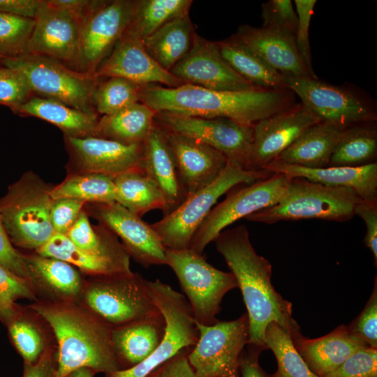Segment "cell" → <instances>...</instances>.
Returning <instances> with one entry per match:
<instances>
[{
    "label": "cell",
    "instance_id": "cell-33",
    "mask_svg": "<svg viewBox=\"0 0 377 377\" xmlns=\"http://www.w3.org/2000/svg\"><path fill=\"white\" fill-rule=\"evenodd\" d=\"M156 111L142 102L99 118L96 137L126 145H141L149 134Z\"/></svg>",
    "mask_w": 377,
    "mask_h": 377
},
{
    "label": "cell",
    "instance_id": "cell-13",
    "mask_svg": "<svg viewBox=\"0 0 377 377\" xmlns=\"http://www.w3.org/2000/svg\"><path fill=\"white\" fill-rule=\"evenodd\" d=\"M136 0L97 1L80 24L73 70L95 74L125 33Z\"/></svg>",
    "mask_w": 377,
    "mask_h": 377
},
{
    "label": "cell",
    "instance_id": "cell-5",
    "mask_svg": "<svg viewBox=\"0 0 377 377\" xmlns=\"http://www.w3.org/2000/svg\"><path fill=\"white\" fill-rule=\"evenodd\" d=\"M51 188L29 172L0 199V216L13 245L36 251L55 234L50 221Z\"/></svg>",
    "mask_w": 377,
    "mask_h": 377
},
{
    "label": "cell",
    "instance_id": "cell-18",
    "mask_svg": "<svg viewBox=\"0 0 377 377\" xmlns=\"http://www.w3.org/2000/svg\"><path fill=\"white\" fill-rule=\"evenodd\" d=\"M26 54L56 59L73 69L81 22L73 15L40 0Z\"/></svg>",
    "mask_w": 377,
    "mask_h": 377
},
{
    "label": "cell",
    "instance_id": "cell-21",
    "mask_svg": "<svg viewBox=\"0 0 377 377\" xmlns=\"http://www.w3.org/2000/svg\"><path fill=\"white\" fill-rule=\"evenodd\" d=\"M95 75L101 78L119 77L140 86L158 83L173 88L186 84L156 62L141 40L126 34L116 43Z\"/></svg>",
    "mask_w": 377,
    "mask_h": 377
},
{
    "label": "cell",
    "instance_id": "cell-19",
    "mask_svg": "<svg viewBox=\"0 0 377 377\" xmlns=\"http://www.w3.org/2000/svg\"><path fill=\"white\" fill-rule=\"evenodd\" d=\"M95 216L119 237L130 257L145 268L165 265V248L151 226L117 202L96 203Z\"/></svg>",
    "mask_w": 377,
    "mask_h": 377
},
{
    "label": "cell",
    "instance_id": "cell-28",
    "mask_svg": "<svg viewBox=\"0 0 377 377\" xmlns=\"http://www.w3.org/2000/svg\"><path fill=\"white\" fill-rule=\"evenodd\" d=\"M310 370L325 377L337 369L353 353L369 346L350 327L340 325L328 334L317 339L303 336L293 341Z\"/></svg>",
    "mask_w": 377,
    "mask_h": 377
},
{
    "label": "cell",
    "instance_id": "cell-42",
    "mask_svg": "<svg viewBox=\"0 0 377 377\" xmlns=\"http://www.w3.org/2000/svg\"><path fill=\"white\" fill-rule=\"evenodd\" d=\"M35 20L0 13V55L14 58L26 54Z\"/></svg>",
    "mask_w": 377,
    "mask_h": 377
},
{
    "label": "cell",
    "instance_id": "cell-43",
    "mask_svg": "<svg viewBox=\"0 0 377 377\" xmlns=\"http://www.w3.org/2000/svg\"><path fill=\"white\" fill-rule=\"evenodd\" d=\"M20 299L36 301L30 283L0 265V321L3 325L13 314Z\"/></svg>",
    "mask_w": 377,
    "mask_h": 377
},
{
    "label": "cell",
    "instance_id": "cell-34",
    "mask_svg": "<svg viewBox=\"0 0 377 377\" xmlns=\"http://www.w3.org/2000/svg\"><path fill=\"white\" fill-rule=\"evenodd\" d=\"M216 43L223 59L242 77L254 87L276 90L288 89L285 77L233 36Z\"/></svg>",
    "mask_w": 377,
    "mask_h": 377
},
{
    "label": "cell",
    "instance_id": "cell-11",
    "mask_svg": "<svg viewBox=\"0 0 377 377\" xmlns=\"http://www.w3.org/2000/svg\"><path fill=\"white\" fill-rule=\"evenodd\" d=\"M281 173L251 184L234 186L226 198L214 206L194 234L188 249L202 254L207 245L238 219L277 204L284 195L290 181Z\"/></svg>",
    "mask_w": 377,
    "mask_h": 377
},
{
    "label": "cell",
    "instance_id": "cell-22",
    "mask_svg": "<svg viewBox=\"0 0 377 377\" xmlns=\"http://www.w3.org/2000/svg\"><path fill=\"white\" fill-rule=\"evenodd\" d=\"M165 131L187 197L218 178L228 163L222 153L198 140Z\"/></svg>",
    "mask_w": 377,
    "mask_h": 377
},
{
    "label": "cell",
    "instance_id": "cell-49",
    "mask_svg": "<svg viewBox=\"0 0 377 377\" xmlns=\"http://www.w3.org/2000/svg\"><path fill=\"white\" fill-rule=\"evenodd\" d=\"M377 286L376 279L372 294L364 310L350 329L367 344L377 348Z\"/></svg>",
    "mask_w": 377,
    "mask_h": 377
},
{
    "label": "cell",
    "instance_id": "cell-36",
    "mask_svg": "<svg viewBox=\"0 0 377 377\" xmlns=\"http://www.w3.org/2000/svg\"><path fill=\"white\" fill-rule=\"evenodd\" d=\"M35 253L67 262L90 276L132 272L131 268L77 247L65 235L55 233Z\"/></svg>",
    "mask_w": 377,
    "mask_h": 377
},
{
    "label": "cell",
    "instance_id": "cell-55",
    "mask_svg": "<svg viewBox=\"0 0 377 377\" xmlns=\"http://www.w3.org/2000/svg\"><path fill=\"white\" fill-rule=\"evenodd\" d=\"M46 3L57 9L66 11L82 23L86 16L97 3V0H45Z\"/></svg>",
    "mask_w": 377,
    "mask_h": 377
},
{
    "label": "cell",
    "instance_id": "cell-51",
    "mask_svg": "<svg viewBox=\"0 0 377 377\" xmlns=\"http://www.w3.org/2000/svg\"><path fill=\"white\" fill-rule=\"evenodd\" d=\"M0 265L16 275L27 279L23 253L12 244L0 216ZM28 280V279H27Z\"/></svg>",
    "mask_w": 377,
    "mask_h": 377
},
{
    "label": "cell",
    "instance_id": "cell-59",
    "mask_svg": "<svg viewBox=\"0 0 377 377\" xmlns=\"http://www.w3.org/2000/svg\"><path fill=\"white\" fill-rule=\"evenodd\" d=\"M273 377H279L276 373L272 375Z\"/></svg>",
    "mask_w": 377,
    "mask_h": 377
},
{
    "label": "cell",
    "instance_id": "cell-8",
    "mask_svg": "<svg viewBox=\"0 0 377 377\" xmlns=\"http://www.w3.org/2000/svg\"><path fill=\"white\" fill-rule=\"evenodd\" d=\"M2 65L21 73L34 96L55 100L85 112L96 113L93 94L100 77L95 74L73 70L54 59L28 54L3 58Z\"/></svg>",
    "mask_w": 377,
    "mask_h": 377
},
{
    "label": "cell",
    "instance_id": "cell-17",
    "mask_svg": "<svg viewBox=\"0 0 377 377\" xmlns=\"http://www.w3.org/2000/svg\"><path fill=\"white\" fill-rule=\"evenodd\" d=\"M169 72L184 83L212 90L233 91L256 88L228 64L216 42L198 34L188 53Z\"/></svg>",
    "mask_w": 377,
    "mask_h": 377
},
{
    "label": "cell",
    "instance_id": "cell-35",
    "mask_svg": "<svg viewBox=\"0 0 377 377\" xmlns=\"http://www.w3.org/2000/svg\"><path fill=\"white\" fill-rule=\"evenodd\" d=\"M116 202L141 217L153 209L168 214L165 199L156 184L141 169L131 170L114 177Z\"/></svg>",
    "mask_w": 377,
    "mask_h": 377
},
{
    "label": "cell",
    "instance_id": "cell-31",
    "mask_svg": "<svg viewBox=\"0 0 377 377\" xmlns=\"http://www.w3.org/2000/svg\"><path fill=\"white\" fill-rule=\"evenodd\" d=\"M15 113L34 117L50 122L62 131L64 136H95L99 120L97 113H88L59 101L33 96Z\"/></svg>",
    "mask_w": 377,
    "mask_h": 377
},
{
    "label": "cell",
    "instance_id": "cell-14",
    "mask_svg": "<svg viewBox=\"0 0 377 377\" xmlns=\"http://www.w3.org/2000/svg\"><path fill=\"white\" fill-rule=\"evenodd\" d=\"M288 89L320 121L342 128L375 122L376 112L362 97L313 77L286 78Z\"/></svg>",
    "mask_w": 377,
    "mask_h": 377
},
{
    "label": "cell",
    "instance_id": "cell-6",
    "mask_svg": "<svg viewBox=\"0 0 377 377\" xmlns=\"http://www.w3.org/2000/svg\"><path fill=\"white\" fill-rule=\"evenodd\" d=\"M273 174L265 170H248L239 164L228 161L216 180L188 195L176 209L151 226L165 249H188L198 227L221 195L235 186L251 184Z\"/></svg>",
    "mask_w": 377,
    "mask_h": 377
},
{
    "label": "cell",
    "instance_id": "cell-10",
    "mask_svg": "<svg viewBox=\"0 0 377 377\" xmlns=\"http://www.w3.org/2000/svg\"><path fill=\"white\" fill-rule=\"evenodd\" d=\"M147 291L164 316L165 336L158 347L137 365L105 374V377H145L179 353L192 350L199 336L191 308L184 295L157 279L146 281Z\"/></svg>",
    "mask_w": 377,
    "mask_h": 377
},
{
    "label": "cell",
    "instance_id": "cell-46",
    "mask_svg": "<svg viewBox=\"0 0 377 377\" xmlns=\"http://www.w3.org/2000/svg\"><path fill=\"white\" fill-rule=\"evenodd\" d=\"M325 377H377V348L359 349Z\"/></svg>",
    "mask_w": 377,
    "mask_h": 377
},
{
    "label": "cell",
    "instance_id": "cell-15",
    "mask_svg": "<svg viewBox=\"0 0 377 377\" xmlns=\"http://www.w3.org/2000/svg\"><path fill=\"white\" fill-rule=\"evenodd\" d=\"M155 122L163 129L198 140L222 153L228 161L244 168L253 126L223 117L205 118L156 112Z\"/></svg>",
    "mask_w": 377,
    "mask_h": 377
},
{
    "label": "cell",
    "instance_id": "cell-45",
    "mask_svg": "<svg viewBox=\"0 0 377 377\" xmlns=\"http://www.w3.org/2000/svg\"><path fill=\"white\" fill-rule=\"evenodd\" d=\"M33 96L34 94L21 73L0 66V104L15 112Z\"/></svg>",
    "mask_w": 377,
    "mask_h": 377
},
{
    "label": "cell",
    "instance_id": "cell-24",
    "mask_svg": "<svg viewBox=\"0 0 377 377\" xmlns=\"http://www.w3.org/2000/svg\"><path fill=\"white\" fill-rule=\"evenodd\" d=\"M233 36L286 79L318 78L305 66L293 37L248 24L239 26Z\"/></svg>",
    "mask_w": 377,
    "mask_h": 377
},
{
    "label": "cell",
    "instance_id": "cell-48",
    "mask_svg": "<svg viewBox=\"0 0 377 377\" xmlns=\"http://www.w3.org/2000/svg\"><path fill=\"white\" fill-rule=\"evenodd\" d=\"M85 203L83 200L71 198L54 199L50 209V221L54 232L66 235L82 212Z\"/></svg>",
    "mask_w": 377,
    "mask_h": 377
},
{
    "label": "cell",
    "instance_id": "cell-3",
    "mask_svg": "<svg viewBox=\"0 0 377 377\" xmlns=\"http://www.w3.org/2000/svg\"><path fill=\"white\" fill-rule=\"evenodd\" d=\"M30 306L49 324L57 349L55 377L87 368L105 374L119 370L110 343V330L77 302H34Z\"/></svg>",
    "mask_w": 377,
    "mask_h": 377
},
{
    "label": "cell",
    "instance_id": "cell-50",
    "mask_svg": "<svg viewBox=\"0 0 377 377\" xmlns=\"http://www.w3.org/2000/svg\"><path fill=\"white\" fill-rule=\"evenodd\" d=\"M364 221L366 235L364 239L365 245L373 254L375 265L377 263V197L369 199H361L354 210Z\"/></svg>",
    "mask_w": 377,
    "mask_h": 377
},
{
    "label": "cell",
    "instance_id": "cell-9",
    "mask_svg": "<svg viewBox=\"0 0 377 377\" xmlns=\"http://www.w3.org/2000/svg\"><path fill=\"white\" fill-rule=\"evenodd\" d=\"M165 265L175 272L196 323L209 326L219 321L216 316L224 295L238 288L235 276L216 269L190 249H165Z\"/></svg>",
    "mask_w": 377,
    "mask_h": 377
},
{
    "label": "cell",
    "instance_id": "cell-58",
    "mask_svg": "<svg viewBox=\"0 0 377 377\" xmlns=\"http://www.w3.org/2000/svg\"><path fill=\"white\" fill-rule=\"evenodd\" d=\"M3 59V57L1 55H0V66L2 64Z\"/></svg>",
    "mask_w": 377,
    "mask_h": 377
},
{
    "label": "cell",
    "instance_id": "cell-54",
    "mask_svg": "<svg viewBox=\"0 0 377 377\" xmlns=\"http://www.w3.org/2000/svg\"><path fill=\"white\" fill-rule=\"evenodd\" d=\"M262 348L247 344L246 350H243L239 360L240 377H273L267 374L259 364V355Z\"/></svg>",
    "mask_w": 377,
    "mask_h": 377
},
{
    "label": "cell",
    "instance_id": "cell-12",
    "mask_svg": "<svg viewBox=\"0 0 377 377\" xmlns=\"http://www.w3.org/2000/svg\"><path fill=\"white\" fill-rule=\"evenodd\" d=\"M196 325L198 339L187 355L196 376L240 377V356L249 336L247 313L231 321L219 320L209 326Z\"/></svg>",
    "mask_w": 377,
    "mask_h": 377
},
{
    "label": "cell",
    "instance_id": "cell-39",
    "mask_svg": "<svg viewBox=\"0 0 377 377\" xmlns=\"http://www.w3.org/2000/svg\"><path fill=\"white\" fill-rule=\"evenodd\" d=\"M52 199L71 198L85 202H116L114 177L92 172L77 173L51 188Z\"/></svg>",
    "mask_w": 377,
    "mask_h": 377
},
{
    "label": "cell",
    "instance_id": "cell-2",
    "mask_svg": "<svg viewBox=\"0 0 377 377\" xmlns=\"http://www.w3.org/2000/svg\"><path fill=\"white\" fill-rule=\"evenodd\" d=\"M295 98L289 89L216 91L188 83L173 88L145 85L140 91V102L156 112L228 118L247 126L291 107Z\"/></svg>",
    "mask_w": 377,
    "mask_h": 377
},
{
    "label": "cell",
    "instance_id": "cell-4",
    "mask_svg": "<svg viewBox=\"0 0 377 377\" xmlns=\"http://www.w3.org/2000/svg\"><path fill=\"white\" fill-rule=\"evenodd\" d=\"M361 199L349 188L328 186L294 177L277 204L245 219L266 224L309 219L346 222L355 216V207Z\"/></svg>",
    "mask_w": 377,
    "mask_h": 377
},
{
    "label": "cell",
    "instance_id": "cell-52",
    "mask_svg": "<svg viewBox=\"0 0 377 377\" xmlns=\"http://www.w3.org/2000/svg\"><path fill=\"white\" fill-rule=\"evenodd\" d=\"M191 350H184L174 355L145 377H197L187 358Z\"/></svg>",
    "mask_w": 377,
    "mask_h": 377
},
{
    "label": "cell",
    "instance_id": "cell-7",
    "mask_svg": "<svg viewBox=\"0 0 377 377\" xmlns=\"http://www.w3.org/2000/svg\"><path fill=\"white\" fill-rule=\"evenodd\" d=\"M139 273L85 279L77 302L110 328L160 312Z\"/></svg>",
    "mask_w": 377,
    "mask_h": 377
},
{
    "label": "cell",
    "instance_id": "cell-38",
    "mask_svg": "<svg viewBox=\"0 0 377 377\" xmlns=\"http://www.w3.org/2000/svg\"><path fill=\"white\" fill-rule=\"evenodd\" d=\"M192 0H136L124 34L141 40L172 20L188 14Z\"/></svg>",
    "mask_w": 377,
    "mask_h": 377
},
{
    "label": "cell",
    "instance_id": "cell-25",
    "mask_svg": "<svg viewBox=\"0 0 377 377\" xmlns=\"http://www.w3.org/2000/svg\"><path fill=\"white\" fill-rule=\"evenodd\" d=\"M140 167L143 173L163 195L168 207L167 215L186 200L187 196L182 185L165 131L156 122L142 143Z\"/></svg>",
    "mask_w": 377,
    "mask_h": 377
},
{
    "label": "cell",
    "instance_id": "cell-44",
    "mask_svg": "<svg viewBox=\"0 0 377 377\" xmlns=\"http://www.w3.org/2000/svg\"><path fill=\"white\" fill-rule=\"evenodd\" d=\"M262 27L295 38L298 24L290 0H270L261 5Z\"/></svg>",
    "mask_w": 377,
    "mask_h": 377
},
{
    "label": "cell",
    "instance_id": "cell-1",
    "mask_svg": "<svg viewBox=\"0 0 377 377\" xmlns=\"http://www.w3.org/2000/svg\"><path fill=\"white\" fill-rule=\"evenodd\" d=\"M214 242L242 292L249 322L248 344L267 349L265 330L272 322L280 325L293 341L302 337L293 317L292 304L274 288L272 265L256 253L246 226L222 231Z\"/></svg>",
    "mask_w": 377,
    "mask_h": 377
},
{
    "label": "cell",
    "instance_id": "cell-30",
    "mask_svg": "<svg viewBox=\"0 0 377 377\" xmlns=\"http://www.w3.org/2000/svg\"><path fill=\"white\" fill-rule=\"evenodd\" d=\"M346 128L320 121L307 128L277 159L309 168L328 167Z\"/></svg>",
    "mask_w": 377,
    "mask_h": 377
},
{
    "label": "cell",
    "instance_id": "cell-27",
    "mask_svg": "<svg viewBox=\"0 0 377 377\" xmlns=\"http://www.w3.org/2000/svg\"><path fill=\"white\" fill-rule=\"evenodd\" d=\"M264 170L290 178L302 177L328 186L353 189L362 199L377 197V163L358 167L309 168L275 160Z\"/></svg>",
    "mask_w": 377,
    "mask_h": 377
},
{
    "label": "cell",
    "instance_id": "cell-23",
    "mask_svg": "<svg viewBox=\"0 0 377 377\" xmlns=\"http://www.w3.org/2000/svg\"><path fill=\"white\" fill-rule=\"evenodd\" d=\"M27 273L36 301L77 302L85 279L75 267L64 260L36 253L23 254Z\"/></svg>",
    "mask_w": 377,
    "mask_h": 377
},
{
    "label": "cell",
    "instance_id": "cell-37",
    "mask_svg": "<svg viewBox=\"0 0 377 377\" xmlns=\"http://www.w3.org/2000/svg\"><path fill=\"white\" fill-rule=\"evenodd\" d=\"M377 130L374 122L346 128L331 156L329 166L358 167L376 162Z\"/></svg>",
    "mask_w": 377,
    "mask_h": 377
},
{
    "label": "cell",
    "instance_id": "cell-47",
    "mask_svg": "<svg viewBox=\"0 0 377 377\" xmlns=\"http://www.w3.org/2000/svg\"><path fill=\"white\" fill-rule=\"evenodd\" d=\"M294 2L298 18V24L295 38V45L306 68L313 75H316L312 67L309 43V27L316 1L295 0Z\"/></svg>",
    "mask_w": 377,
    "mask_h": 377
},
{
    "label": "cell",
    "instance_id": "cell-57",
    "mask_svg": "<svg viewBox=\"0 0 377 377\" xmlns=\"http://www.w3.org/2000/svg\"><path fill=\"white\" fill-rule=\"evenodd\" d=\"M95 374L96 373L89 369L81 368L71 372L66 377H94Z\"/></svg>",
    "mask_w": 377,
    "mask_h": 377
},
{
    "label": "cell",
    "instance_id": "cell-40",
    "mask_svg": "<svg viewBox=\"0 0 377 377\" xmlns=\"http://www.w3.org/2000/svg\"><path fill=\"white\" fill-rule=\"evenodd\" d=\"M265 343L274 353L279 377H318L308 367L297 350L290 335L277 323L272 322L265 330Z\"/></svg>",
    "mask_w": 377,
    "mask_h": 377
},
{
    "label": "cell",
    "instance_id": "cell-56",
    "mask_svg": "<svg viewBox=\"0 0 377 377\" xmlns=\"http://www.w3.org/2000/svg\"><path fill=\"white\" fill-rule=\"evenodd\" d=\"M40 0H0V13L34 19Z\"/></svg>",
    "mask_w": 377,
    "mask_h": 377
},
{
    "label": "cell",
    "instance_id": "cell-20",
    "mask_svg": "<svg viewBox=\"0 0 377 377\" xmlns=\"http://www.w3.org/2000/svg\"><path fill=\"white\" fill-rule=\"evenodd\" d=\"M64 137L70 158L81 170L80 173L115 177L131 170L141 169L142 144L126 145L96 136Z\"/></svg>",
    "mask_w": 377,
    "mask_h": 377
},
{
    "label": "cell",
    "instance_id": "cell-16",
    "mask_svg": "<svg viewBox=\"0 0 377 377\" xmlns=\"http://www.w3.org/2000/svg\"><path fill=\"white\" fill-rule=\"evenodd\" d=\"M319 121L302 103L258 121L253 125L244 168L264 170L307 128Z\"/></svg>",
    "mask_w": 377,
    "mask_h": 377
},
{
    "label": "cell",
    "instance_id": "cell-26",
    "mask_svg": "<svg viewBox=\"0 0 377 377\" xmlns=\"http://www.w3.org/2000/svg\"><path fill=\"white\" fill-rule=\"evenodd\" d=\"M166 323L161 313L111 328L110 343L119 370L147 358L161 344Z\"/></svg>",
    "mask_w": 377,
    "mask_h": 377
},
{
    "label": "cell",
    "instance_id": "cell-53",
    "mask_svg": "<svg viewBox=\"0 0 377 377\" xmlns=\"http://www.w3.org/2000/svg\"><path fill=\"white\" fill-rule=\"evenodd\" d=\"M57 367V345L48 348L34 364L24 363L23 377H55Z\"/></svg>",
    "mask_w": 377,
    "mask_h": 377
},
{
    "label": "cell",
    "instance_id": "cell-29",
    "mask_svg": "<svg viewBox=\"0 0 377 377\" xmlns=\"http://www.w3.org/2000/svg\"><path fill=\"white\" fill-rule=\"evenodd\" d=\"M5 325L24 363L36 362L48 348L57 345L50 326L30 305L18 304Z\"/></svg>",
    "mask_w": 377,
    "mask_h": 377
},
{
    "label": "cell",
    "instance_id": "cell-41",
    "mask_svg": "<svg viewBox=\"0 0 377 377\" xmlns=\"http://www.w3.org/2000/svg\"><path fill=\"white\" fill-rule=\"evenodd\" d=\"M142 86L119 77L100 80L93 94V104L98 114L109 115L140 102Z\"/></svg>",
    "mask_w": 377,
    "mask_h": 377
},
{
    "label": "cell",
    "instance_id": "cell-32",
    "mask_svg": "<svg viewBox=\"0 0 377 377\" xmlns=\"http://www.w3.org/2000/svg\"><path fill=\"white\" fill-rule=\"evenodd\" d=\"M196 34L186 14L167 22L142 41L152 59L169 71L191 50Z\"/></svg>",
    "mask_w": 377,
    "mask_h": 377
}]
</instances>
